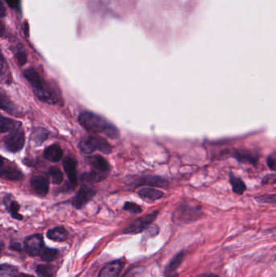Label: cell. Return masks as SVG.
<instances>
[{"label":"cell","mask_w":276,"mask_h":277,"mask_svg":"<svg viewBox=\"0 0 276 277\" xmlns=\"http://www.w3.org/2000/svg\"><path fill=\"white\" fill-rule=\"evenodd\" d=\"M276 182V176L274 175H269L265 177L264 179H263V184H267V183H274Z\"/></svg>","instance_id":"836d02e7"},{"label":"cell","mask_w":276,"mask_h":277,"mask_svg":"<svg viewBox=\"0 0 276 277\" xmlns=\"http://www.w3.org/2000/svg\"><path fill=\"white\" fill-rule=\"evenodd\" d=\"M139 185H149V186H158V187H167L168 183L165 179L157 176L143 177L139 181Z\"/></svg>","instance_id":"d6986e66"},{"label":"cell","mask_w":276,"mask_h":277,"mask_svg":"<svg viewBox=\"0 0 276 277\" xmlns=\"http://www.w3.org/2000/svg\"><path fill=\"white\" fill-rule=\"evenodd\" d=\"M79 150L85 154H90L95 151H100L104 154H110L112 151L110 143L98 136H89L79 141Z\"/></svg>","instance_id":"3957f363"},{"label":"cell","mask_w":276,"mask_h":277,"mask_svg":"<svg viewBox=\"0 0 276 277\" xmlns=\"http://www.w3.org/2000/svg\"><path fill=\"white\" fill-rule=\"evenodd\" d=\"M95 195L96 190L88 186H83L73 198L72 204L75 208L81 209L82 207H84L94 197Z\"/></svg>","instance_id":"9c48e42d"},{"label":"cell","mask_w":276,"mask_h":277,"mask_svg":"<svg viewBox=\"0 0 276 277\" xmlns=\"http://www.w3.org/2000/svg\"><path fill=\"white\" fill-rule=\"evenodd\" d=\"M49 175L51 178L53 184L59 185L63 181V175L62 171H60L57 167H50L49 169Z\"/></svg>","instance_id":"83f0119b"},{"label":"cell","mask_w":276,"mask_h":277,"mask_svg":"<svg viewBox=\"0 0 276 277\" xmlns=\"http://www.w3.org/2000/svg\"><path fill=\"white\" fill-rule=\"evenodd\" d=\"M230 183L232 185V190L236 194L242 195L246 189L243 181L240 178L234 176L232 174L230 175Z\"/></svg>","instance_id":"603a6c76"},{"label":"cell","mask_w":276,"mask_h":277,"mask_svg":"<svg viewBox=\"0 0 276 277\" xmlns=\"http://www.w3.org/2000/svg\"><path fill=\"white\" fill-rule=\"evenodd\" d=\"M19 124L16 121L12 120L11 118H5V117H1L0 120V132L2 133L5 132H13L16 130L19 127L17 125Z\"/></svg>","instance_id":"44dd1931"},{"label":"cell","mask_w":276,"mask_h":277,"mask_svg":"<svg viewBox=\"0 0 276 277\" xmlns=\"http://www.w3.org/2000/svg\"><path fill=\"white\" fill-rule=\"evenodd\" d=\"M18 277H34L33 275H29V274H20Z\"/></svg>","instance_id":"74e56055"},{"label":"cell","mask_w":276,"mask_h":277,"mask_svg":"<svg viewBox=\"0 0 276 277\" xmlns=\"http://www.w3.org/2000/svg\"><path fill=\"white\" fill-rule=\"evenodd\" d=\"M123 266L124 263L122 260L111 262L104 266L100 271L98 277H118Z\"/></svg>","instance_id":"7c38bea8"},{"label":"cell","mask_w":276,"mask_h":277,"mask_svg":"<svg viewBox=\"0 0 276 277\" xmlns=\"http://www.w3.org/2000/svg\"><path fill=\"white\" fill-rule=\"evenodd\" d=\"M47 238L55 242H64L68 238V232L63 227H55L47 232Z\"/></svg>","instance_id":"e0dca14e"},{"label":"cell","mask_w":276,"mask_h":277,"mask_svg":"<svg viewBox=\"0 0 276 277\" xmlns=\"http://www.w3.org/2000/svg\"><path fill=\"white\" fill-rule=\"evenodd\" d=\"M168 277H178V274H172V275H168Z\"/></svg>","instance_id":"f35d334b"},{"label":"cell","mask_w":276,"mask_h":277,"mask_svg":"<svg viewBox=\"0 0 276 277\" xmlns=\"http://www.w3.org/2000/svg\"><path fill=\"white\" fill-rule=\"evenodd\" d=\"M255 200L260 204H276V194L263 195L255 198Z\"/></svg>","instance_id":"f546056e"},{"label":"cell","mask_w":276,"mask_h":277,"mask_svg":"<svg viewBox=\"0 0 276 277\" xmlns=\"http://www.w3.org/2000/svg\"><path fill=\"white\" fill-rule=\"evenodd\" d=\"M1 108L11 115H17L18 111L16 107L4 93H1Z\"/></svg>","instance_id":"d4e9b609"},{"label":"cell","mask_w":276,"mask_h":277,"mask_svg":"<svg viewBox=\"0 0 276 277\" xmlns=\"http://www.w3.org/2000/svg\"><path fill=\"white\" fill-rule=\"evenodd\" d=\"M16 58H17L18 62H19V65H24L26 62V61H27L26 54L24 52L18 53Z\"/></svg>","instance_id":"d6a6232c"},{"label":"cell","mask_w":276,"mask_h":277,"mask_svg":"<svg viewBox=\"0 0 276 277\" xmlns=\"http://www.w3.org/2000/svg\"><path fill=\"white\" fill-rule=\"evenodd\" d=\"M78 120L85 130L91 133H102L113 140L119 137V132L116 126L109 122L107 118L91 111L82 112Z\"/></svg>","instance_id":"6da1fadb"},{"label":"cell","mask_w":276,"mask_h":277,"mask_svg":"<svg viewBox=\"0 0 276 277\" xmlns=\"http://www.w3.org/2000/svg\"><path fill=\"white\" fill-rule=\"evenodd\" d=\"M4 146L8 151L17 153L23 148L25 145V133L19 128L11 132L4 138Z\"/></svg>","instance_id":"8992f818"},{"label":"cell","mask_w":276,"mask_h":277,"mask_svg":"<svg viewBox=\"0 0 276 277\" xmlns=\"http://www.w3.org/2000/svg\"><path fill=\"white\" fill-rule=\"evenodd\" d=\"M87 162L93 167L95 171L100 172L109 173L110 165L104 157L100 155L91 156L87 157Z\"/></svg>","instance_id":"4fadbf2b"},{"label":"cell","mask_w":276,"mask_h":277,"mask_svg":"<svg viewBox=\"0 0 276 277\" xmlns=\"http://www.w3.org/2000/svg\"><path fill=\"white\" fill-rule=\"evenodd\" d=\"M36 272L39 277H55L56 270L50 264H41L36 268Z\"/></svg>","instance_id":"7402d4cb"},{"label":"cell","mask_w":276,"mask_h":277,"mask_svg":"<svg viewBox=\"0 0 276 277\" xmlns=\"http://www.w3.org/2000/svg\"><path fill=\"white\" fill-rule=\"evenodd\" d=\"M232 157L238 161L242 163H247V164H256L259 159L257 154H255L253 152L249 150H236L232 153Z\"/></svg>","instance_id":"5bb4252c"},{"label":"cell","mask_w":276,"mask_h":277,"mask_svg":"<svg viewBox=\"0 0 276 277\" xmlns=\"http://www.w3.org/2000/svg\"><path fill=\"white\" fill-rule=\"evenodd\" d=\"M7 4L9 5L11 8H16L19 4V0H6Z\"/></svg>","instance_id":"e575fe53"},{"label":"cell","mask_w":276,"mask_h":277,"mask_svg":"<svg viewBox=\"0 0 276 277\" xmlns=\"http://www.w3.org/2000/svg\"><path fill=\"white\" fill-rule=\"evenodd\" d=\"M59 254V250H56V249L52 248H44V250L41 252V260L43 261L51 262L56 260Z\"/></svg>","instance_id":"484cf974"},{"label":"cell","mask_w":276,"mask_h":277,"mask_svg":"<svg viewBox=\"0 0 276 277\" xmlns=\"http://www.w3.org/2000/svg\"><path fill=\"white\" fill-rule=\"evenodd\" d=\"M108 175V173L100 172V171H93L91 172L85 173L82 175V181L88 184L97 183L100 181L104 180Z\"/></svg>","instance_id":"2e32d148"},{"label":"cell","mask_w":276,"mask_h":277,"mask_svg":"<svg viewBox=\"0 0 276 277\" xmlns=\"http://www.w3.org/2000/svg\"><path fill=\"white\" fill-rule=\"evenodd\" d=\"M267 165L271 171H276V152L270 153L267 158Z\"/></svg>","instance_id":"1f68e13d"},{"label":"cell","mask_w":276,"mask_h":277,"mask_svg":"<svg viewBox=\"0 0 276 277\" xmlns=\"http://www.w3.org/2000/svg\"><path fill=\"white\" fill-rule=\"evenodd\" d=\"M18 269L9 264H2L0 267V277H17Z\"/></svg>","instance_id":"4316f807"},{"label":"cell","mask_w":276,"mask_h":277,"mask_svg":"<svg viewBox=\"0 0 276 277\" xmlns=\"http://www.w3.org/2000/svg\"><path fill=\"white\" fill-rule=\"evenodd\" d=\"M11 248L16 250H22V246L19 243H15L14 242L13 244L12 243L11 244Z\"/></svg>","instance_id":"d590c367"},{"label":"cell","mask_w":276,"mask_h":277,"mask_svg":"<svg viewBox=\"0 0 276 277\" xmlns=\"http://www.w3.org/2000/svg\"><path fill=\"white\" fill-rule=\"evenodd\" d=\"M62 156H63V152L58 144L49 146L44 151L45 158L52 162H58L62 159Z\"/></svg>","instance_id":"9a60e30c"},{"label":"cell","mask_w":276,"mask_h":277,"mask_svg":"<svg viewBox=\"0 0 276 277\" xmlns=\"http://www.w3.org/2000/svg\"><path fill=\"white\" fill-rule=\"evenodd\" d=\"M23 174L14 164L2 158L1 178L10 181H19L23 179Z\"/></svg>","instance_id":"ba28073f"},{"label":"cell","mask_w":276,"mask_h":277,"mask_svg":"<svg viewBox=\"0 0 276 277\" xmlns=\"http://www.w3.org/2000/svg\"><path fill=\"white\" fill-rule=\"evenodd\" d=\"M202 215H203V211L199 206L183 204L180 206L175 211L174 217L178 222L186 224L196 221Z\"/></svg>","instance_id":"277c9868"},{"label":"cell","mask_w":276,"mask_h":277,"mask_svg":"<svg viewBox=\"0 0 276 277\" xmlns=\"http://www.w3.org/2000/svg\"><path fill=\"white\" fill-rule=\"evenodd\" d=\"M24 76L31 84L35 95L37 96L39 100L48 103L50 105H54L58 102V97L56 94L47 86V83L43 81L38 72L35 70L34 68H29L27 70H25Z\"/></svg>","instance_id":"7a4b0ae2"},{"label":"cell","mask_w":276,"mask_h":277,"mask_svg":"<svg viewBox=\"0 0 276 277\" xmlns=\"http://www.w3.org/2000/svg\"><path fill=\"white\" fill-rule=\"evenodd\" d=\"M157 215H158V211H153V212L148 214V215L139 217L138 219L134 221L132 224H130L124 229V233L135 235V233H139V232H143V230L147 229L150 226L151 224L153 223L155 219L157 218Z\"/></svg>","instance_id":"5b68a950"},{"label":"cell","mask_w":276,"mask_h":277,"mask_svg":"<svg viewBox=\"0 0 276 277\" xmlns=\"http://www.w3.org/2000/svg\"><path fill=\"white\" fill-rule=\"evenodd\" d=\"M184 258H185L184 252H180L179 254H177L167 266L166 270H165L166 275H170L174 274V271L178 269L180 265L182 264Z\"/></svg>","instance_id":"ffe728a7"},{"label":"cell","mask_w":276,"mask_h":277,"mask_svg":"<svg viewBox=\"0 0 276 277\" xmlns=\"http://www.w3.org/2000/svg\"><path fill=\"white\" fill-rule=\"evenodd\" d=\"M138 194L145 200H150V201L160 200L164 196V193L161 190L154 189V188H143L139 190Z\"/></svg>","instance_id":"ac0fdd59"},{"label":"cell","mask_w":276,"mask_h":277,"mask_svg":"<svg viewBox=\"0 0 276 277\" xmlns=\"http://www.w3.org/2000/svg\"><path fill=\"white\" fill-rule=\"evenodd\" d=\"M19 205L16 201H12L8 205V211L14 219L22 220V216L19 214Z\"/></svg>","instance_id":"f1b7e54d"},{"label":"cell","mask_w":276,"mask_h":277,"mask_svg":"<svg viewBox=\"0 0 276 277\" xmlns=\"http://www.w3.org/2000/svg\"><path fill=\"white\" fill-rule=\"evenodd\" d=\"M62 165H63L64 171L66 172L71 183L73 185L76 184L78 178L77 162H76V161L74 159L73 157H67L64 159Z\"/></svg>","instance_id":"8fae6325"},{"label":"cell","mask_w":276,"mask_h":277,"mask_svg":"<svg viewBox=\"0 0 276 277\" xmlns=\"http://www.w3.org/2000/svg\"><path fill=\"white\" fill-rule=\"evenodd\" d=\"M44 248L43 235H33L25 239V249L29 255H40Z\"/></svg>","instance_id":"52a82bcc"},{"label":"cell","mask_w":276,"mask_h":277,"mask_svg":"<svg viewBox=\"0 0 276 277\" xmlns=\"http://www.w3.org/2000/svg\"><path fill=\"white\" fill-rule=\"evenodd\" d=\"M199 277H218L217 275H214V274H203L201 275Z\"/></svg>","instance_id":"8d00e7d4"},{"label":"cell","mask_w":276,"mask_h":277,"mask_svg":"<svg viewBox=\"0 0 276 277\" xmlns=\"http://www.w3.org/2000/svg\"><path fill=\"white\" fill-rule=\"evenodd\" d=\"M123 209L132 214H139L142 212L141 207L132 202H126L124 205Z\"/></svg>","instance_id":"4dcf8cb0"},{"label":"cell","mask_w":276,"mask_h":277,"mask_svg":"<svg viewBox=\"0 0 276 277\" xmlns=\"http://www.w3.org/2000/svg\"><path fill=\"white\" fill-rule=\"evenodd\" d=\"M48 137V132L44 128H36L32 133V140L37 145H40Z\"/></svg>","instance_id":"cb8c5ba5"},{"label":"cell","mask_w":276,"mask_h":277,"mask_svg":"<svg viewBox=\"0 0 276 277\" xmlns=\"http://www.w3.org/2000/svg\"><path fill=\"white\" fill-rule=\"evenodd\" d=\"M30 184L33 188V191L40 196H46L48 193L49 186H50V182H49L48 178L47 177L41 176V175H35L32 177L30 180Z\"/></svg>","instance_id":"30bf717a"}]
</instances>
